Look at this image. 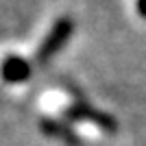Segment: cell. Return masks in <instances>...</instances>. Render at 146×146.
Returning <instances> with one entry per match:
<instances>
[{"mask_svg": "<svg viewBox=\"0 0 146 146\" xmlns=\"http://www.w3.org/2000/svg\"><path fill=\"white\" fill-rule=\"evenodd\" d=\"M39 127L46 131L48 135H61V137H66V142L68 144H72V146H76L79 144V137H74L70 131H68L66 127H61V124H57L55 120H50V118H44L42 122H39Z\"/></svg>", "mask_w": 146, "mask_h": 146, "instance_id": "obj_4", "label": "cell"}, {"mask_svg": "<svg viewBox=\"0 0 146 146\" xmlns=\"http://www.w3.org/2000/svg\"><path fill=\"white\" fill-rule=\"evenodd\" d=\"M74 33V20L63 15V18H57L55 24L50 26V31L46 33V37L42 39L39 48H37L35 59L39 63H48L55 55H59V50L70 42V37Z\"/></svg>", "mask_w": 146, "mask_h": 146, "instance_id": "obj_1", "label": "cell"}, {"mask_svg": "<svg viewBox=\"0 0 146 146\" xmlns=\"http://www.w3.org/2000/svg\"><path fill=\"white\" fill-rule=\"evenodd\" d=\"M63 116H66L70 122L90 120V122H94L100 131H105V133H116V131H118L116 118H111L109 113H105V111L96 109V107H90V105H85V103L68 105L66 109H63Z\"/></svg>", "mask_w": 146, "mask_h": 146, "instance_id": "obj_2", "label": "cell"}, {"mask_svg": "<svg viewBox=\"0 0 146 146\" xmlns=\"http://www.w3.org/2000/svg\"><path fill=\"white\" fill-rule=\"evenodd\" d=\"M0 76H2V81L11 83V85L24 83L31 76V63L20 55H9L0 63Z\"/></svg>", "mask_w": 146, "mask_h": 146, "instance_id": "obj_3", "label": "cell"}, {"mask_svg": "<svg viewBox=\"0 0 146 146\" xmlns=\"http://www.w3.org/2000/svg\"><path fill=\"white\" fill-rule=\"evenodd\" d=\"M135 9H137V13L146 20V0H137V2H135Z\"/></svg>", "mask_w": 146, "mask_h": 146, "instance_id": "obj_5", "label": "cell"}]
</instances>
